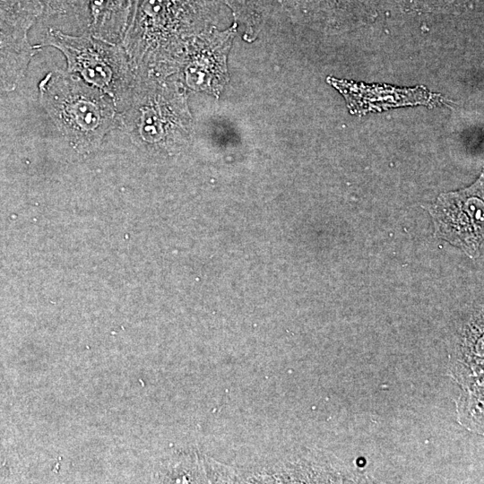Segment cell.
<instances>
[{
	"instance_id": "6da1fadb",
	"label": "cell",
	"mask_w": 484,
	"mask_h": 484,
	"mask_svg": "<svg viewBox=\"0 0 484 484\" xmlns=\"http://www.w3.org/2000/svg\"><path fill=\"white\" fill-rule=\"evenodd\" d=\"M38 92L41 108L79 154L96 151L114 125L118 111L113 100L66 70L48 72Z\"/></svg>"
},
{
	"instance_id": "7a4b0ae2",
	"label": "cell",
	"mask_w": 484,
	"mask_h": 484,
	"mask_svg": "<svg viewBox=\"0 0 484 484\" xmlns=\"http://www.w3.org/2000/svg\"><path fill=\"white\" fill-rule=\"evenodd\" d=\"M40 46L60 51L65 58L66 71L108 95L117 111L128 100L134 88L133 74L121 43L49 27Z\"/></svg>"
},
{
	"instance_id": "3957f363",
	"label": "cell",
	"mask_w": 484,
	"mask_h": 484,
	"mask_svg": "<svg viewBox=\"0 0 484 484\" xmlns=\"http://www.w3.org/2000/svg\"><path fill=\"white\" fill-rule=\"evenodd\" d=\"M483 176L471 186L442 194L430 205L435 235L463 250L480 255L483 241Z\"/></svg>"
},
{
	"instance_id": "277c9868",
	"label": "cell",
	"mask_w": 484,
	"mask_h": 484,
	"mask_svg": "<svg viewBox=\"0 0 484 484\" xmlns=\"http://www.w3.org/2000/svg\"><path fill=\"white\" fill-rule=\"evenodd\" d=\"M134 0H52L43 18L55 21L68 33H88L121 43L128 28Z\"/></svg>"
},
{
	"instance_id": "5b68a950",
	"label": "cell",
	"mask_w": 484,
	"mask_h": 484,
	"mask_svg": "<svg viewBox=\"0 0 484 484\" xmlns=\"http://www.w3.org/2000/svg\"><path fill=\"white\" fill-rule=\"evenodd\" d=\"M28 33V30L0 21V96L18 87L42 48L32 45Z\"/></svg>"
},
{
	"instance_id": "8992f818",
	"label": "cell",
	"mask_w": 484,
	"mask_h": 484,
	"mask_svg": "<svg viewBox=\"0 0 484 484\" xmlns=\"http://www.w3.org/2000/svg\"><path fill=\"white\" fill-rule=\"evenodd\" d=\"M289 6L315 19L343 21L373 12L376 0H285Z\"/></svg>"
},
{
	"instance_id": "52a82bcc",
	"label": "cell",
	"mask_w": 484,
	"mask_h": 484,
	"mask_svg": "<svg viewBox=\"0 0 484 484\" xmlns=\"http://www.w3.org/2000/svg\"><path fill=\"white\" fill-rule=\"evenodd\" d=\"M330 83L336 87L341 93L349 92L362 96L378 97L364 103L358 112L365 110L368 112L371 109H383L385 108L395 107L398 105L421 103L428 97L423 93V91L415 90H402L394 88H382L380 86H367L364 84L344 83L343 82L329 78Z\"/></svg>"
},
{
	"instance_id": "ba28073f",
	"label": "cell",
	"mask_w": 484,
	"mask_h": 484,
	"mask_svg": "<svg viewBox=\"0 0 484 484\" xmlns=\"http://www.w3.org/2000/svg\"><path fill=\"white\" fill-rule=\"evenodd\" d=\"M51 0H0V21L30 29L41 21Z\"/></svg>"
},
{
	"instance_id": "9c48e42d",
	"label": "cell",
	"mask_w": 484,
	"mask_h": 484,
	"mask_svg": "<svg viewBox=\"0 0 484 484\" xmlns=\"http://www.w3.org/2000/svg\"><path fill=\"white\" fill-rule=\"evenodd\" d=\"M231 4L245 14L260 11L270 0H230Z\"/></svg>"
},
{
	"instance_id": "30bf717a",
	"label": "cell",
	"mask_w": 484,
	"mask_h": 484,
	"mask_svg": "<svg viewBox=\"0 0 484 484\" xmlns=\"http://www.w3.org/2000/svg\"><path fill=\"white\" fill-rule=\"evenodd\" d=\"M469 0H416L420 5L432 6V7H443L450 6V4H455L456 3H465Z\"/></svg>"
}]
</instances>
